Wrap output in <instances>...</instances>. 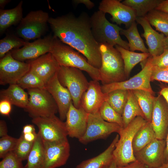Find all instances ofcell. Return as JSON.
Masks as SVG:
<instances>
[{
	"mask_svg": "<svg viewBox=\"0 0 168 168\" xmlns=\"http://www.w3.org/2000/svg\"><path fill=\"white\" fill-rule=\"evenodd\" d=\"M27 90L28 104L25 109L32 119L49 117L58 111L57 104L51 94L45 89H31Z\"/></svg>",
	"mask_w": 168,
	"mask_h": 168,
	"instance_id": "cell-7",
	"label": "cell"
},
{
	"mask_svg": "<svg viewBox=\"0 0 168 168\" xmlns=\"http://www.w3.org/2000/svg\"><path fill=\"white\" fill-rule=\"evenodd\" d=\"M156 168H167V167H166V166L164 164L162 166H161L160 167H159Z\"/></svg>",
	"mask_w": 168,
	"mask_h": 168,
	"instance_id": "cell-55",
	"label": "cell"
},
{
	"mask_svg": "<svg viewBox=\"0 0 168 168\" xmlns=\"http://www.w3.org/2000/svg\"><path fill=\"white\" fill-rule=\"evenodd\" d=\"M22 161L13 151L11 152L0 162V168H24Z\"/></svg>",
	"mask_w": 168,
	"mask_h": 168,
	"instance_id": "cell-40",
	"label": "cell"
},
{
	"mask_svg": "<svg viewBox=\"0 0 168 168\" xmlns=\"http://www.w3.org/2000/svg\"><path fill=\"white\" fill-rule=\"evenodd\" d=\"M7 128L6 122L3 120L0 121V137H1L7 134Z\"/></svg>",
	"mask_w": 168,
	"mask_h": 168,
	"instance_id": "cell-47",
	"label": "cell"
},
{
	"mask_svg": "<svg viewBox=\"0 0 168 168\" xmlns=\"http://www.w3.org/2000/svg\"><path fill=\"white\" fill-rule=\"evenodd\" d=\"M150 57V56H149ZM153 69L149 57L142 70L137 74L125 81L102 85L101 88L103 92L108 94L117 90H142L148 91L154 95L151 84V78Z\"/></svg>",
	"mask_w": 168,
	"mask_h": 168,
	"instance_id": "cell-9",
	"label": "cell"
},
{
	"mask_svg": "<svg viewBox=\"0 0 168 168\" xmlns=\"http://www.w3.org/2000/svg\"><path fill=\"white\" fill-rule=\"evenodd\" d=\"M24 139L26 141L31 142H34L37 138V133L36 132L22 134Z\"/></svg>",
	"mask_w": 168,
	"mask_h": 168,
	"instance_id": "cell-46",
	"label": "cell"
},
{
	"mask_svg": "<svg viewBox=\"0 0 168 168\" xmlns=\"http://www.w3.org/2000/svg\"><path fill=\"white\" fill-rule=\"evenodd\" d=\"M119 0H102L99 3V10L112 16L111 21L117 25L122 24L130 26L135 21L137 17L135 11L130 7L120 2Z\"/></svg>",
	"mask_w": 168,
	"mask_h": 168,
	"instance_id": "cell-13",
	"label": "cell"
},
{
	"mask_svg": "<svg viewBox=\"0 0 168 168\" xmlns=\"http://www.w3.org/2000/svg\"><path fill=\"white\" fill-rule=\"evenodd\" d=\"M128 91L117 90L106 94V101L117 112L122 115L127 102Z\"/></svg>",
	"mask_w": 168,
	"mask_h": 168,
	"instance_id": "cell-35",
	"label": "cell"
},
{
	"mask_svg": "<svg viewBox=\"0 0 168 168\" xmlns=\"http://www.w3.org/2000/svg\"><path fill=\"white\" fill-rule=\"evenodd\" d=\"M138 116H141L145 119L143 112L131 91L128 90L127 100L122 114L124 128L127 127Z\"/></svg>",
	"mask_w": 168,
	"mask_h": 168,
	"instance_id": "cell-31",
	"label": "cell"
},
{
	"mask_svg": "<svg viewBox=\"0 0 168 168\" xmlns=\"http://www.w3.org/2000/svg\"><path fill=\"white\" fill-rule=\"evenodd\" d=\"M90 21L93 35L99 44H107L113 46L117 45L129 50L128 43L120 35L123 29L110 22L105 13L99 10L95 12L90 17Z\"/></svg>",
	"mask_w": 168,
	"mask_h": 168,
	"instance_id": "cell-5",
	"label": "cell"
},
{
	"mask_svg": "<svg viewBox=\"0 0 168 168\" xmlns=\"http://www.w3.org/2000/svg\"><path fill=\"white\" fill-rule=\"evenodd\" d=\"M165 164L166 165V167L168 168V162L166 163H165Z\"/></svg>",
	"mask_w": 168,
	"mask_h": 168,
	"instance_id": "cell-56",
	"label": "cell"
},
{
	"mask_svg": "<svg viewBox=\"0 0 168 168\" xmlns=\"http://www.w3.org/2000/svg\"><path fill=\"white\" fill-rule=\"evenodd\" d=\"M30 64L14 58L10 52L0 59V84H17L30 70Z\"/></svg>",
	"mask_w": 168,
	"mask_h": 168,
	"instance_id": "cell-12",
	"label": "cell"
},
{
	"mask_svg": "<svg viewBox=\"0 0 168 168\" xmlns=\"http://www.w3.org/2000/svg\"><path fill=\"white\" fill-rule=\"evenodd\" d=\"M164 49L168 50V36L166 37L164 43Z\"/></svg>",
	"mask_w": 168,
	"mask_h": 168,
	"instance_id": "cell-53",
	"label": "cell"
},
{
	"mask_svg": "<svg viewBox=\"0 0 168 168\" xmlns=\"http://www.w3.org/2000/svg\"><path fill=\"white\" fill-rule=\"evenodd\" d=\"M131 91L147 121H151L155 96L151 92L142 90Z\"/></svg>",
	"mask_w": 168,
	"mask_h": 168,
	"instance_id": "cell-30",
	"label": "cell"
},
{
	"mask_svg": "<svg viewBox=\"0 0 168 168\" xmlns=\"http://www.w3.org/2000/svg\"><path fill=\"white\" fill-rule=\"evenodd\" d=\"M151 80V81L156 80L168 83V67L164 69L153 68Z\"/></svg>",
	"mask_w": 168,
	"mask_h": 168,
	"instance_id": "cell-42",
	"label": "cell"
},
{
	"mask_svg": "<svg viewBox=\"0 0 168 168\" xmlns=\"http://www.w3.org/2000/svg\"><path fill=\"white\" fill-rule=\"evenodd\" d=\"M147 121L138 116L125 128H122L118 134L119 139L113 152V159L117 166H123L136 161L133 149L134 137L139 129Z\"/></svg>",
	"mask_w": 168,
	"mask_h": 168,
	"instance_id": "cell-4",
	"label": "cell"
},
{
	"mask_svg": "<svg viewBox=\"0 0 168 168\" xmlns=\"http://www.w3.org/2000/svg\"><path fill=\"white\" fill-rule=\"evenodd\" d=\"M99 111L101 117L104 120L117 124L124 128L122 115L115 110L106 101L103 103Z\"/></svg>",
	"mask_w": 168,
	"mask_h": 168,
	"instance_id": "cell-37",
	"label": "cell"
},
{
	"mask_svg": "<svg viewBox=\"0 0 168 168\" xmlns=\"http://www.w3.org/2000/svg\"><path fill=\"white\" fill-rule=\"evenodd\" d=\"M165 139L155 138L138 152L134 153L137 160L149 168L160 167L165 163Z\"/></svg>",
	"mask_w": 168,
	"mask_h": 168,
	"instance_id": "cell-15",
	"label": "cell"
},
{
	"mask_svg": "<svg viewBox=\"0 0 168 168\" xmlns=\"http://www.w3.org/2000/svg\"><path fill=\"white\" fill-rule=\"evenodd\" d=\"M57 76L61 84L70 92L73 105L79 108L82 96L89 85L82 70L75 68L60 66Z\"/></svg>",
	"mask_w": 168,
	"mask_h": 168,
	"instance_id": "cell-6",
	"label": "cell"
},
{
	"mask_svg": "<svg viewBox=\"0 0 168 168\" xmlns=\"http://www.w3.org/2000/svg\"><path fill=\"white\" fill-rule=\"evenodd\" d=\"M10 0H0V9H4V8L5 6L9 2H11Z\"/></svg>",
	"mask_w": 168,
	"mask_h": 168,
	"instance_id": "cell-52",
	"label": "cell"
},
{
	"mask_svg": "<svg viewBox=\"0 0 168 168\" xmlns=\"http://www.w3.org/2000/svg\"><path fill=\"white\" fill-rule=\"evenodd\" d=\"M119 125L107 122L101 117L99 111L88 115L87 128L79 141L86 144L98 139H105L113 133H119L121 129Z\"/></svg>",
	"mask_w": 168,
	"mask_h": 168,
	"instance_id": "cell-10",
	"label": "cell"
},
{
	"mask_svg": "<svg viewBox=\"0 0 168 168\" xmlns=\"http://www.w3.org/2000/svg\"><path fill=\"white\" fill-rule=\"evenodd\" d=\"M117 168H149L145 165L136 160L123 166H117Z\"/></svg>",
	"mask_w": 168,
	"mask_h": 168,
	"instance_id": "cell-44",
	"label": "cell"
},
{
	"mask_svg": "<svg viewBox=\"0 0 168 168\" xmlns=\"http://www.w3.org/2000/svg\"><path fill=\"white\" fill-rule=\"evenodd\" d=\"M18 138L8 135L0 139V158H2L8 153L13 151L16 146Z\"/></svg>",
	"mask_w": 168,
	"mask_h": 168,
	"instance_id": "cell-39",
	"label": "cell"
},
{
	"mask_svg": "<svg viewBox=\"0 0 168 168\" xmlns=\"http://www.w3.org/2000/svg\"><path fill=\"white\" fill-rule=\"evenodd\" d=\"M12 104L7 100L1 99L0 101V113L3 115L9 116L12 110Z\"/></svg>",
	"mask_w": 168,
	"mask_h": 168,
	"instance_id": "cell-43",
	"label": "cell"
},
{
	"mask_svg": "<svg viewBox=\"0 0 168 168\" xmlns=\"http://www.w3.org/2000/svg\"><path fill=\"white\" fill-rule=\"evenodd\" d=\"M50 53L60 66L78 68L86 72L92 80L100 81L99 69L91 65L79 52L54 36Z\"/></svg>",
	"mask_w": 168,
	"mask_h": 168,
	"instance_id": "cell-2",
	"label": "cell"
},
{
	"mask_svg": "<svg viewBox=\"0 0 168 168\" xmlns=\"http://www.w3.org/2000/svg\"><path fill=\"white\" fill-rule=\"evenodd\" d=\"M151 25L156 30L168 36V13L155 9L145 16Z\"/></svg>",
	"mask_w": 168,
	"mask_h": 168,
	"instance_id": "cell-33",
	"label": "cell"
},
{
	"mask_svg": "<svg viewBox=\"0 0 168 168\" xmlns=\"http://www.w3.org/2000/svg\"><path fill=\"white\" fill-rule=\"evenodd\" d=\"M34 132H35V129L33 125L26 124L23 127L22 132L23 134Z\"/></svg>",
	"mask_w": 168,
	"mask_h": 168,
	"instance_id": "cell-49",
	"label": "cell"
},
{
	"mask_svg": "<svg viewBox=\"0 0 168 168\" xmlns=\"http://www.w3.org/2000/svg\"><path fill=\"white\" fill-rule=\"evenodd\" d=\"M115 48L120 52L123 58L124 71L127 78L129 76L132 69L138 63L146 60L150 56L149 53H138L126 49L118 45Z\"/></svg>",
	"mask_w": 168,
	"mask_h": 168,
	"instance_id": "cell-28",
	"label": "cell"
},
{
	"mask_svg": "<svg viewBox=\"0 0 168 168\" xmlns=\"http://www.w3.org/2000/svg\"><path fill=\"white\" fill-rule=\"evenodd\" d=\"M21 1L14 8L0 9V34H2L9 27L19 24L23 17L22 5Z\"/></svg>",
	"mask_w": 168,
	"mask_h": 168,
	"instance_id": "cell-25",
	"label": "cell"
},
{
	"mask_svg": "<svg viewBox=\"0 0 168 168\" xmlns=\"http://www.w3.org/2000/svg\"><path fill=\"white\" fill-rule=\"evenodd\" d=\"M72 2L75 5L84 4L88 9H91L95 6L94 3L90 0H73Z\"/></svg>",
	"mask_w": 168,
	"mask_h": 168,
	"instance_id": "cell-45",
	"label": "cell"
},
{
	"mask_svg": "<svg viewBox=\"0 0 168 168\" xmlns=\"http://www.w3.org/2000/svg\"><path fill=\"white\" fill-rule=\"evenodd\" d=\"M120 33L124 35L128 40L129 50L133 52L138 50L143 53H149L148 49L145 47L143 41L138 32L135 21L133 22L128 29H123Z\"/></svg>",
	"mask_w": 168,
	"mask_h": 168,
	"instance_id": "cell-29",
	"label": "cell"
},
{
	"mask_svg": "<svg viewBox=\"0 0 168 168\" xmlns=\"http://www.w3.org/2000/svg\"><path fill=\"white\" fill-rule=\"evenodd\" d=\"M43 142L45 154L44 168H56L64 165L70 156L68 141L62 142Z\"/></svg>",
	"mask_w": 168,
	"mask_h": 168,
	"instance_id": "cell-16",
	"label": "cell"
},
{
	"mask_svg": "<svg viewBox=\"0 0 168 168\" xmlns=\"http://www.w3.org/2000/svg\"><path fill=\"white\" fill-rule=\"evenodd\" d=\"M45 89L54 98L57 106L59 118L63 121L66 119L72 100L68 90L58 80L57 72L47 83Z\"/></svg>",
	"mask_w": 168,
	"mask_h": 168,
	"instance_id": "cell-18",
	"label": "cell"
},
{
	"mask_svg": "<svg viewBox=\"0 0 168 168\" xmlns=\"http://www.w3.org/2000/svg\"><path fill=\"white\" fill-rule=\"evenodd\" d=\"M168 103V87H164L162 88L159 92Z\"/></svg>",
	"mask_w": 168,
	"mask_h": 168,
	"instance_id": "cell-50",
	"label": "cell"
},
{
	"mask_svg": "<svg viewBox=\"0 0 168 168\" xmlns=\"http://www.w3.org/2000/svg\"><path fill=\"white\" fill-rule=\"evenodd\" d=\"M26 62L30 64V70L40 77L46 84L57 72L60 67L50 52Z\"/></svg>",
	"mask_w": 168,
	"mask_h": 168,
	"instance_id": "cell-20",
	"label": "cell"
},
{
	"mask_svg": "<svg viewBox=\"0 0 168 168\" xmlns=\"http://www.w3.org/2000/svg\"><path fill=\"white\" fill-rule=\"evenodd\" d=\"M0 99H5L12 104L25 109L29 100L27 92L17 84L10 85L6 89L0 91Z\"/></svg>",
	"mask_w": 168,
	"mask_h": 168,
	"instance_id": "cell-24",
	"label": "cell"
},
{
	"mask_svg": "<svg viewBox=\"0 0 168 168\" xmlns=\"http://www.w3.org/2000/svg\"><path fill=\"white\" fill-rule=\"evenodd\" d=\"M44 159L43 140L38 132L37 138L34 142L24 168H44Z\"/></svg>",
	"mask_w": 168,
	"mask_h": 168,
	"instance_id": "cell-26",
	"label": "cell"
},
{
	"mask_svg": "<svg viewBox=\"0 0 168 168\" xmlns=\"http://www.w3.org/2000/svg\"><path fill=\"white\" fill-rule=\"evenodd\" d=\"M135 21L142 27L144 37L148 47L149 53L152 57L159 56L164 50V43L166 36L162 33L159 34L151 27L145 17H136Z\"/></svg>",
	"mask_w": 168,
	"mask_h": 168,
	"instance_id": "cell-22",
	"label": "cell"
},
{
	"mask_svg": "<svg viewBox=\"0 0 168 168\" xmlns=\"http://www.w3.org/2000/svg\"><path fill=\"white\" fill-rule=\"evenodd\" d=\"M151 122L156 138L165 139L168 130V103L160 94L155 97Z\"/></svg>",
	"mask_w": 168,
	"mask_h": 168,
	"instance_id": "cell-17",
	"label": "cell"
},
{
	"mask_svg": "<svg viewBox=\"0 0 168 168\" xmlns=\"http://www.w3.org/2000/svg\"><path fill=\"white\" fill-rule=\"evenodd\" d=\"M53 35L79 52L93 67L99 69L101 57L99 44L93 35L90 17L86 12L78 16L71 13L48 20Z\"/></svg>",
	"mask_w": 168,
	"mask_h": 168,
	"instance_id": "cell-1",
	"label": "cell"
},
{
	"mask_svg": "<svg viewBox=\"0 0 168 168\" xmlns=\"http://www.w3.org/2000/svg\"><path fill=\"white\" fill-rule=\"evenodd\" d=\"M34 142L26 141L21 134L18 138L16 146L13 152L22 161L27 160L33 147Z\"/></svg>",
	"mask_w": 168,
	"mask_h": 168,
	"instance_id": "cell-38",
	"label": "cell"
},
{
	"mask_svg": "<svg viewBox=\"0 0 168 168\" xmlns=\"http://www.w3.org/2000/svg\"><path fill=\"white\" fill-rule=\"evenodd\" d=\"M88 115L82 108H77L72 101L71 103L65 122L68 136L79 139L84 135L87 128Z\"/></svg>",
	"mask_w": 168,
	"mask_h": 168,
	"instance_id": "cell-19",
	"label": "cell"
},
{
	"mask_svg": "<svg viewBox=\"0 0 168 168\" xmlns=\"http://www.w3.org/2000/svg\"><path fill=\"white\" fill-rule=\"evenodd\" d=\"M32 122L38 127V132L44 141L56 142L68 141L65 122L55 115L33 118Z\"/></svg>",
	"mask_w": 168,
	"mask_h": 168,
	"instance_id": "cell-11",
	"label": "cell"
},
{
	"mask_svg": "<svg viewBox=\"0 0 168 168\" xmlns=\"http://www.w3.org/2000/svg\"><path fill=\"white\" fill-rule=\"evenodd\" d=\"M119 138L117 134L108 147L98 155L82 161L76 168H107L114 160L113 152Z\"/></svg>",
	"mask_w": 168,
	"mask_h": 168,
	"instance_id": "cell-23",
	"label": "cell"
},
{
	"mask_svg": "<svg viewBox=\"0 0 168 168\" xmlns=\"http://www.w3.org/2000/svg\"><path fill=\"white\" fill-rule=\"evenodd\" d=\"M98 81L94 80L90 81L88 87L81 99L80 107L89 114L98 112L106 101V94L102 91Z\"/></svg>",
	"mask_w": 168,
	"mask_h": 168,
	"instance_id": "cell-21",
	"label": "cell"
},
{
	"mask_svg": "<svg viewBox=\"0 0 168 168\" xmlns=\"http://www.w3.org/2000/svg\"><path fill=\"white\" fill-rule=\"evenodd\" d=\"M53 38L54 36L49 34L33 42H28L21 48L10 52L12 56L18 61L24 62L34 59L50 52Z\"/></svg>",
	"mask_w": 168,
	"mask_h": 168,
	"instance_id": "cell-14",
	"label": "cell"
},
{
	"mask_svg": "<svg viewBox=\"0 0 168 168\" xmlns=\"http://www.w3.org/2000/svg\"><path fill=\"white\" fill-rule=\"evenodd\" d=\"M155 9L168 13V0H163Z\"/></svg>",
	"mask_w": 168,
	"mask_h": 168,
	"instance_id": "cell-48",
	"label": "cell"
},
{
	"mask_svg": "<svg viewBox=\"0 0 168 168\" xmlns=\"http://www.w3.org/2000/svg\"><path fill=\"white\" fill-rule=\"evenodd\" d=\"M163 0H125L122 3L135 12L137 17H143L155 9Z\"/></svg>",
	"mask_w": 168,
	"mask_h": 168,
	"instance_id": "cell-32",
	"label": "cell"
},
{
	"mask_svg": "<svg viewBox=\"0 0 168 168\" xmlns=\"http://www.w3.org/2000/svg\"><path fill=\"white\" fill-rule=\"evenodd\" d=\"M156 138L151 122L147 121L135 134L133 142L134 154L140 151Z\"/></svg>",
	"mask_w": 168,
	"mask_h": 168,
	"instance_id": "cell-27",
	"label": "cell"
},
{
	"mask_svg": "<svg viewBox=\"0 0 168 168\" xmlns=\"http://www.w3.org/2000/svg\"><path fill=\"white\" fill-rule=\"evenodd\" d=\"M149 58L153 68L164 69L168 67V49H164L163 53L159 56H150Z\"/></svg>",
	"mask_w": 168,
	"mask_h": 168,
	"instance_id": "cell-41",
	"label": "cell"
},
{
	"mask_svg": "<svg viewBox=\"0 0 168 168\" xmlns=\"http://www.w3.org/2000/svg\"><path fill=\"white\" fill-rule=\"evenodd\" d=\"M101 65L99 69L102 85L126 80L124 64L120 52L114 46L99 44Z\"/></svg>",
	"mask_w": 168,
	"mask_h": 168,
	"instance_id": "cell-3",
	"label": "cell"
},
{
	"mask_svg": "<svg viewBox=\"0 0 168 168\" xmlns=\"http://www.w3.org/2000/svg\"><path fill=\"white\" fill-rule=\"evenodd\" d=\"M17 84L25 89H45L46 84L37 75L30 71L23 76Z\"/></svg>",
	"mask_w": 168,
	"mask_h": 168,
	"instance_id": "cell-36",
	"label": "cell"
},
{
	"mask_svg": "<svg viewBox=\"0 0 168 168\" xmlns=\"http://www.w3.org/2000/svg\"><path fill=\"white\" fill-rule=\"evenodd\" d=\"M28 42L13 34H8L0 40V58L11 50L20 48Z\"/></svg>",
	"mask_w": 168,
	"mask_h": 168,
	"instance_id": "cell-34",
	"label": "cell"
},
{
	"mask_svg": "<svg viewBox=\"0 0 168 168\" xmlns=\"http://www.w3.org/2000/svg\"><path fill=\"white\" fill-rule=\"evenodd\" d=\"M107 168H117V166L114 161Z\"/></svg>",
	"mask_w": 168,
	"mask_h": 168,
	"instance_id": "cell-54",
	"label": "cell"
},
{
	"mask_svg": "<svg viewBox=\"0 0 168 168\" xmlns=\"http://www.w3.org/2000/svg\"><path fill=\"white\" fill-rule=\"evenodd\" d=\"M49 17L48 13L42 10L30 11L16 28V35L27 41L40 38L48 30Z\"/></svg>",
	"mask_w": 168,
	"mask_h": 168,
	"instance_id": "cell-8",
	"label": "cell"
},
{
	"mask_svg": "<svg viewBox=\"0 0 168 168\" xmlns=\"http://www.w3.org/2000/svg\"><path fill=\"white\" fill-rule=\"evenodd\" d=\"M165 140L166 145L164 151V156L166 163L168 162V130Z\"/></svg>",
	"mask_w": 168,
	"mask_h": 168,
	"instance_id": "cell-51",
	"label": "cell"
}]
</instances>
